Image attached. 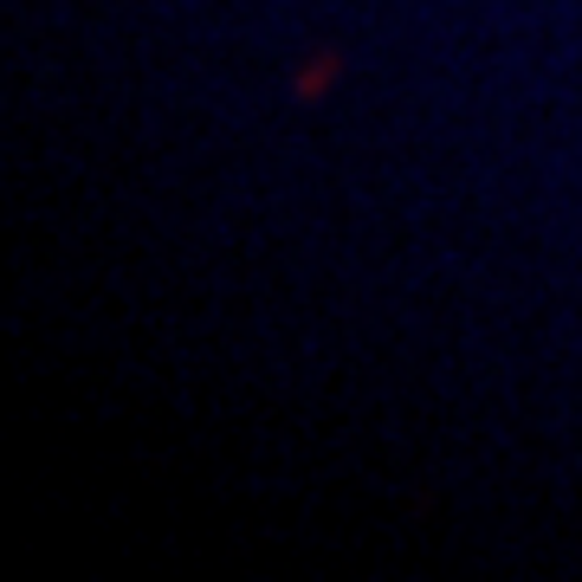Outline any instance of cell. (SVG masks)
I'll use <instances>...</instances> for the list:
<instances>
[{
    "instance_id": "6da1fadb",
    "label": "cell",
    "mask_w": 582,
    "mask_h": 582,
    "mask_svg": "<svg viewBox=\"0 0 582 582\" xmlns=\"http://www.w3.org/2000/svg\"><path fill=\"white\" fill-rule=\"evenodd\" d=\"M337 72H344V53H324V59H317L311 72L298 78L291 91H298V97H317V91H324V84H330V78H337Z\"/></svg>"
}]
</instances>
